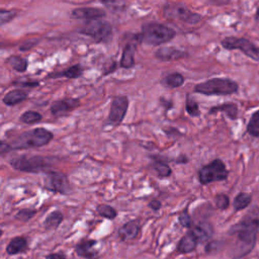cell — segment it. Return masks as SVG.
<instances>
[{
	"label": "cell",
	"mask_w": 259,
	"mask_h": 259,
	"mask_svg": "<svg viewBox=\"0 0 259 259\" xmlns=\"http://www.w3.org/2000/svg\"><path fill=\"white\" fill-rule=\"evenodd\" d=\"M188 56L185 51L176 49L174 47H162L155 52V57L163 62L176 61L180 59H184Z\"/></svg>",
	"instance_id": "obj_16"
},
{
	"label": "cell",
	"mask_w": 259,
	"mask_h": 259,
	"mask_svg": "<svg viewBox=\"0 0 259 259\" xmlns=\"http://www.w3.org/2000/svg\"><path fill=\"white\" fill-rule=\"evenodd\" d=\"M46 259H66V257L61 253H51L46 256Z\"/></svg>",
	"instance_id": "obj_43"
},
{
	"label": "cell",
	"mask_w": 259,
	"mask_h": 259,
	"mask_svg": "<svg viewBox=\"0 0 259 259\" xmlns=\"http://www.w3.org/2000/svg\"><path fill=\"white\" fill-rule=\"evenodd\" d=\"M80 33L93 38L98 44L108 42L112 37V26L111 24L102 19L86 21L83 26L79 29Z\"/></svg>",
	"instance_id": "obj_6"
},
{
	"label": "cell",
	"mask_w": 259,
	"mask_h": 259,
	"mask_svg": "<svg viewBox=\"0 0 259 259\" xmlns=\"http://www.w3.org/2000/svg\"><path fill=\"white\" fill-rule=\"evenodd\" d=\"M105 15V10L98 7H78L71 11V16L73 18L85 19L86 21L101 19Z\"/></svg>",
	"instance_id": "obj_14"
},
{
	"label": "cell",
	"mask_w": 259,
	"mask_h": 259,
	"mask_svg": "<svg viewBox=\"0 0 259 259\" xmlns=\"http://www.w3.org/2000/svg\"><path fill=\"white\" fill-rule=\"evenodd\" d=\"M218 111H223L231 119H236L238 117V106L235 103H224L213 106L209 109V114H213Z\"/></svg>",
	"instance_id": "obj_24"
},
{
	"label": "cell",
	"mask_w": 259,
	"mask_h": 259,
	"mask_svg": "<svg viewBox=\"0 0 259 259\" xmlns=\"http://www.w3.org/2000/svg\"><path fill=\"white\" fill-rule=\"evenodd\" d=\"M44 183L45 188L49 191L60 193V194H69L71 192L70 182L66 174L57 170H48L44 173Z\"/></svg>",
	"instance_id": "obj_10"
},
{
	"label": "cell",
	"mask_w": 259,
	"mask_h": 259,
	"mask_svg": "<svg viewBox=\"0 0 259 259\" xmlns=\"http://www.w3.org/2000/svg\"><path fill=\"white\" fill-rule=\"evenodd\" d=\"M175 36L176 31L173 28L159 22L144 23L140 32L141 42L154 47L169 42Z\"/></svg>",
	"instance_id": "obj_2"
},
{
	"label": "cell",
	"mask_w": 259,
	"mask_h": 259,
	"mask_svg": "<svg viewBox=\"0 0 259 259\" xmlns=\"http://www.w3.org/2000/svg\"><path fill=\"white\" fill-rule=\"evenodd\" d=\"M54 138L52 132L45 127H35L18 135L10 144L12 150L38 148L48 145Z\"/></svg>",
	"instance_id": "obj_3"
},
{
	"label": "cell",
	"mask_w": 259,
	"mask_h": 259,
	"mask_svg": "<svg viewBox=\"0 0 259 259\" xmlns=\"http://www.w3.org/2000/svg\"><path fill=\"white\" fill-rule=\"evenodd\" d=\"M247 133L255 138H259V110L255 111L247 124Z\"/></svg>",
	"instance_id": "obj_30"
},
{
	"label": "cell",
	"mask_w": 259,
	"mask_h": 259,
	"mask_svg": "<svg viewBox=\"0 0 259 259\" xmlns=\"http://www.w3.org/2000/svg\"><path fill=\"white\" fill-rule=\"evenodd\" d=\"M252 200V196L249 193L246 192H240L239 194L236 195L234 201H233V206L235 210H242L246 208Z\"/></svg>",
	"instance_id": "obj_28"
},
{
	"label": "cell",
	"mask_w": 259,
	"mask_h": 259,
	"mask_svg": "<svg viewBox=\"0 0 259 259\" xmlns=\"http://www.w3.org/2000/svg\"><path fill=\"white\" fill-rule=\"evenodd\" d=\"M163 14L167 18L178 19L188 24H196L201 20V15L199 13L191 11L187 6L181 3H167L163 7Z\"/></svg>",
	"instance_id": "obj_8"
},
{
	"label": "cell",
	"mask_w": 259,
	"mask_h": 259,
	"mask_svg": "<svg viewBox=\"0 0 259 259\" xmlns=\"http://www.w3.org/2000/svg\"><path fill=\"white\" fill-rule=\"evenodd\" d=\"M116 67H117V64H116V61L109 58L102 66V76H106V75H109L111 74L113 71L116 70Z\"/></svg>",
	"instance_id": "obj_38"
},
{
	"label": "cell",
	"mask_w": 259,
	"mask_h": 259,
	"mask_svg": "<svg viewBox=\"0 0 259 259\" xmlns=\"http://www.w3.org/2000/svg\"><path fill=\"white\" fill-rule=\"evenodd\" d=\"M14 85H18L20 87H25V88H34L39 86V82L38 81H14L13 82Z\"/></svg>",
	"instance_id": "obj_40"
},
{
	"label": "cell",
	"mask_w": 259,
	"mask_h": 259,
	"mask_svg": "<svg viewBox=\"0 0 259 259\" xmlns=\"http://www.w3.org/2000/svg\"><path fill=\"white\" fill-rule=\"evenodd\" d=\"M187 162H188V158L184 154H180L179 157L175 160V163H177V164H186Z\"/></svg>",
	"instance_id": "obj_44"
},
{
	"label": "cell",
	"mask_w": 259,
	"mask_h": 259,
	"mask_svg": "<svg viewBox=\"0 0 259 259\" xmlns=\"http://www.w3.org/2000/svg\"><path fill=\"white\" fill-rule=\"evenodd\" d=\"M81 105L79 98L66 97L54 101L51 104L50 111L56 117H61L69 114V112L78 108Z\"/></svg>",
	"instance_id": "obj_12"
},
{
	"label": "cell",
	"mask_w": 259,
	"mask_h": 259,
	"mask_svg": "<svg viewBox=\"0 0 259 259\" xmlns=\"http://www.w3.org/2000/svg\"><path fill=\"white\" fill-rule=\"evenodd\" d=\"M6 63L12 68L14 69L15 71L17 72H25L27 70V67H28V62L26 59L20 57V56H17V55H12L10 56L7 60H6Z\"/></svg>",
	"instance_id": "obj_27"
},
{
	"label": "cell",
	"mask_w": 259,
	"mask_h": 259,
	"mask_svg": "<svg viewBox=\"0 0 259 259\" xmlns=\"http://www.w3.org/2000/svg\"><path fill=\"white\" fill-rule=\"evenodd\" d=\"M148 206H149L152 210L157 211V210H159V209L161 208L162 203H161V201L158 200V199H153V200H151V201L148 203Z\"/></svg>",
	"instance_id": "obj_42"
},
{
	"label": "cell",
	"mask_w": 259,
	"mask_h": 259,
	"mask_svg": "<svg viewBox=\"0 0 259 259\" xmlns=\"http://www.w3.org/2000/svg\"><path fill=\"white\" fill-rule=\"evenodd\" d=\"M39 41H40V38H33V39L25 40L23 44H21V45L19 46V50H20L21 52L29 51V50H31L32 48H34L35 46H37Z\"/></svg>",
	"instance_id": "obj_39"
},
{
	"label": "cell",
	"mask_w": 259,
	"mask_h": 259,
	"mask_svg": "<svg viewBox=\"0 0 259 259\" xmlns=\"http://www.w3.org/2000/svg\"><path fill=\"white\" fill-rule=\"evenodd\" d=\"M27 249V240L25 237L18 236L12 238L6 247V252L8 255H16L23 253Z\"/></svg>",
	"instance_id": "obj_21"
},
{
	"label": "cell",
	"mask_w": 259,
	"mask_h": 259,
	"mask_svg": "<svg viewBox=\"0 0 259 259\" xmlns=\"http://www.w3.org/2000/svg\"><path fill=\"white\" fill-rule=\"evenodd\" d=\"M27 98V92L22 89H13L8 91L2 98V102L7 106H14L23 102Z\"/></svg>",
	"instance_id": "obj_20"
},
{
	"label": "cell",
	"mask_w": 259,
	"mask_h": 259,
	"mask_svg": "<svg viewBox=\"0 0 259 259\" xmlns=\"http://www.w3.org/2000/svg\"><path fill=\"white\" fill-rule=\"evenodd\" d=\"M37 210L32 209V208H23L17 211L15 214V219L20 221V222H28L30 219H32L36 214Z\"/></svg>",
	"instance_id": "obj_33"
},
{
	"label": "cell",
	"mask_w": 259,
	"mask_h": 259,
	"mask_svg": "<svg viewBox=\"0 0 259 259\" xmlns=\"http://www.w3.org/2000/svg\"><path fill=\"white\" fill-rule=\"evenodd\" d=\"M64 220V214L60 210H54L48 214L44 222V227L47 230L57 229Z\"/></svg>",
	"instance_id": "obj_26"
},
{
	"label": "cell",
	"mask_w": 259,
	"mask_h": 259,
	"mask_svg": "<svg viewBox=\"0 0 259 259\" xmlns=\"http://www.w3.org/2000/svg\"><path fill=\"white\" fill-rule=\"evenodd\" d=\"M153 159L154 160L152 162V168L158 178L160 179L167 178L172 174V170L168 164H166L162 160H157L156 158H153Z\"/></svg>",
	"instance_id": "obj_25"
},
{
	"label": "cell",
	"mask_w": 259,
	"mask_h": 259,
	"mask_svg": "<svg viewBox=\"0 0 259 259\" xmlns=\"http://www.w3.org/2000/svg\"><path fill=\"white\" fill-rule=\"evenodd\" d=\"M101 3L112 12L123 11L126 6V3L121 1H102Z\"/></svg>",
	"instance_id": "obj_34"
},
{
	"label": "cell",
	"mask_w": 259,
	"mask_h": 259,
	"mask_svg": "<svg viewBox=\"0 0 259 259\" xmlns=\"http://www.w3.org/2000/svg\"><path fill=\"white\" fill-rule=\"evenodd\" d=\"M229 171L221 159H214L210 163L203 165L198 171V180L200 184L206 185L211 182L226 180Z\"/></svg>",
	"instance_id": "obj_7"
},
{
	"label": "cell",
	"mask_w": 259,
	"mask_h": 259,
	"mask_svg": "<svg viewBox=\"0 0 259 259\" xmlns=\"http://www.w3.org/2000/svg\"><path fill=\"white\" fill-rule=\"evenodd\" d=\"M83 75V68L81 64H75L65 70L52 72L47 75V78L56 79V78H67V79H77Z\"/></svg>",
	"instance_id": "obj_19"
},
{
	"label": "cell",
	"mask_w": 259,
	"mask_h": 259,
	"mask_svg": "<svg viewBox=\"0 0 259 259\" xmlns=\"http://www.w3.org/2000/svg\"><path fill=\"white\" fill-rule=\"evenodd\" d=\"M140 35V33H139ZM138 42H141L140 36L137 40L134 41H127L123 49H122V54H121V58L119 61V66L122 69H131L135 66L136 61H135V53H136V45Z\"/></svg>",
	"instance_id": "obj_15"
},
{
	"label": "cell",
	"mask_w": 259,
	"mask_h": 259,
	"mask_svg": "<svg viewBox=\"0 0 259 259\" xmlns=\"http://www.w3.org/2000/svg\"><path fill=\"white\" fill-rule=\"evenodd\" d=\"M17 15V12L13 9L11 10H6L4 8L0 9V24L4 25L7 22H10L13 20Z\"/></svg>",
	"instance_id": "obj_35"
},
{
	"label": "cell",
	"mask_w": 259,
	"mask_h": 259,
	"mask_svg": "<svg viewBox=\"0 0 259 259\" xmlns=\"http://www.w3.org/2000/svg\"><path fill=\"white\" fill-rule=\"evenodd\" d=\"M184 76L178 72H173L168 75H166L162 80L161 83L170 89L172 88H178L181 87L184 84Z\"/></svg>",
	"instance_id": "obj_23"
},
{
	"label": "cell",
	"mask_w": 259,
	"mask_h": 259,
	"mask_svg": "<svg viewBox=\"0 0 259 259\" xmlns=\"http://www.w3.org/2000/svg\"><path fill=\"white\" fill-rule=\"evenodd\" d=\"M56 158L48 156H17L9 160L10 166L18 171L28 172V173H45L50 170L49 168L54 164Z\"/></svg>",
	"instance_id": "obj_4"
},
{
	"label": "cell",
	"mask_w": 259,
	"mask_h": 259,
	"mask_svg": "<svg viewBox=\"0 0 259 259\" xmlns=\"http://www.w3.org/2000/svg\"><path fill=\"white\" fill-rule=\"evenodd\" d=\"M41 119L42 115L35 110H26L19 117V120L26 124H34L39 122Z\"/></svg>",
	"instance_id": "obj_29"
},
{
	"label": "cell",
	"mask_w": 259,
	"mask_h": 259,
	"mask_svg": "<svg viewBox=\"0 0 259 259\" xmlns=\"http://www.w3.org/2000/svg\"><path fill=\"white\" fill-rule=\"evenodd\" d=\"M10 151H12V148H11L10 144H8V143L2 141V142L0 143V154H1V155H5L6 153H8V152H10Z\"/></svg>",
	"instance_id": "obj_41"
},
{
	"label": "cell",
	"mask_w": 259,
	"mask_h": 259,
	"mask_svg": "<svg viewBox=\"0 0 259 259\" xmlns=\"http://www.w3.org/2000/svg\"><path fill=\"white\" fill-rule=\"evenodd\" d=\"M214 201H215L217 207L220 209H226L230 205V198L228 195H226L224 193L217 194L214 197Z\"/></svg>",
	"instance_id": "obj_37"
},
{
	"label": "cell",
	"mask_w": 259,
	"mask_h": 259,
	"mask_svg": "<svg viewBox=\"0 0 259 259\" xmlns=\"http://www.w3.org/2000/svg\"><path fill=\"white\" fill-rule=\"evenodd\" d=\"M197 237L198 242H205L209 240L213 234V229L208 223H200L190 229Z\"/></svg>",
	"instance_id": "obj_22"
},
{
	"label": "cell",
	"mask_w": 259,
	"mask_h": 259,
	"mask_svg": "<svg viewBox=\"0 0 259 259\" xmlns=\"http://www.w3.org/2000/svg\"><path fill=\"white\" fill-rule=\"evenodd\" d=\"M178 221H179V224H180L183 228H187V229H191V228H192V219H191L190 214L188 213L187 208L183 209V210L178 214Z\"/></svg>",
	"instance_id": "obj_36"
},
{
	"label": "cell",
	"mask_w": 259,
	"mask_h": 259,
	"mask_svg": "<svg viewBox=\"0 0 259 259\" xmlns=\"http://www.w3.org/2000/svg\"><path fill=\"white\" fill-rule=\"evenodd\" d=\"M239 85L229 78H212L194 86L195 93L203 95H231L238 92Z\"/></svg>",
	"instance_id": "obj_5"
},
{
	"label": "cell",
	"mask_w": 259,
	"mask_h": 259,
	"mask_svg": "<svg viewBox=\"0 0 259 259\" xmlns=\"http://www.w3.org/2000/svg\"><path fill=\"white\" fill-rule=\"evenodd\" d=\"M198 239L197 237L194 235V233L190 230L189 232H187L178 242L176 250L178 253L180 254H187L190 253L192 251L195 250L197 244H198Z\"/></svg>",
	"instance_id": "obj_18"
},
{
	"label": "cell",
	"mask_w": 259,
	"mask_h": 259,
	"mask_svg": "<svg viewBox=\"0 0 259 259\" xmlns=\"http://www.w3.org/2000/svg\"><path fill=\"white\" fill-rule=\"evenodd\" d=\"M185 109L190 116H199V114H200L198 103L196 101L192 100L189 97V95H187L186 99H185Z\"/></svg>",
	"instance_id": "obj_32"
},
{
	"label": "cell",
	"mask_w": 259,
	"mask_h": 259,
	"mask_svg": "<svg viewBox=\"0 0 259 259\" xmlns=\"http://www.w3.org/2000/svg\"><path fill=\"white\" fill-rule=\"evenodd\" d=\"M96 211H97L98 215L105 218L107 220H113L117 215V211L114 207H112L111 205H108V204H104V203L98 204L96 207Z\"/></svg>",
	"instance_id": "obj_31"
},
{
	"label": "cell",
	"mask_w": 259,
	"mask_h": 259,
	"mask_svg": "<svg viewBox=\"0 0 259 259\" xmlns=\"http://www.w3.org/2000/svg\"><path fill=\"white\" fill-rule=\"evenodd\" d=\"M128 108V98L125 95L114 96L110 102L107 124L118 125L122 122Z\"/></svg>",
	"instance_id": "obj_11"
},
{
	"label": "cell",
	"mask_w": 259,
	"mask_h": 259,
	"mask_svg": "<svg viewBox=\"0 0 259 259\" xmlns=\"http://www.w3.org/2000/svg\"><path fill=\"white\" fill-rule=\"evenodd\" d=\"M256 15H257V16H259V8H258V9H257V12H256Z\"/></svg>",
	"instance_id": "obj_45"
},
{
	"label": "cell",
	"mask_w": 259,
	"mask_h": 259,
	"mask_svg": "<svg viewBox=\"0 0 259 259\" xmlns=\"http://www.w3.org/2000/svg\"><path fill=\"white\" fill-rule=\"evenodd\" d=\"M221 45L226 50H239L254 61H259V47L245 37L227 36L222 39Z\"/></svg>",
	"instance_id": "obj_9"
},
{
	"label": "cell",
	"mask_w": 259,
	"mask_h": 259,
	"mask_svg": "<svg viewBox=\"0 0 259 259\" xmlns=\"http://www.w3.org/2000/svg\"><path fill=\"white\" fill-rule=\"evenodd\" d=\"M259 231V208H253L239 223L234 225L229 234L236 239L232 252L234 258H241L247 255L255 246L256 237Z\"/></svg>",
	"instance_id": "obj_1"
},
{
	"label": "cell",
	"mask_w": 259,
	"mask_h": 259,
	"mask_svg": "<svg viewBox=\"0 0 259 259\" xmlns=\"http://www.w3.org/2000/svg\"><path fill=\"white\" fill-rule=\"evenodd\" d=\"M96 244V240H82L76 245L75 251L80 257L85 259H97L99 257V252L95 249Z\"/></svg>",
	"instance_id": "obj_17"
},
{
	"label": "cell",
	"mask_w": 259,
	"mask_h": 259,
	"mask_svg": "<svg viewBox=\"0 0 259 259\" xmlns=\"http://www.w3.org/2000/svg\"><path fill=\"white\" fill-rule=\"evenodd\" d=\"M142 227L139 220H132L122 225L117 234L122 242H130L140 238Z\"/></svg>",
	"instance_id": "obj_13"
}]
</instances>
